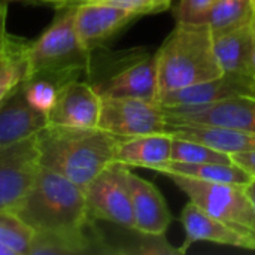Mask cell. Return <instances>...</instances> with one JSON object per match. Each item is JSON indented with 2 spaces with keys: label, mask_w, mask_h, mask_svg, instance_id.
<instances>
[{
  "label": "cell",
  "mask_w": 255,
  "mask_h": 255,
  "mask_svg": "<svg viewBox=\"0 0 255 255\" xmlns=\"http://www.w3.org/2000/svg\"><path fill=\"white\" fill-rule=\"evenodd\" d=\"M34 230L13 212H0V242L15 255H28Z\"/></svg>",
  "instance_id": "cb8c5ba5"
},
{
  "label": "cell",
  "mask_w": 255,
  "mask_h": 255,
  "mask_svg": "<svg viewBox=\"0 0 255 255\" xmlns=\"http://www.w3.org/2000/svg\"><path fill=\"white\" fill-rule=\"evenodd\" d=\"M232 163L248 172L253 178H255V151H245V152H235L230 155Z\"/></svg>",
  "instance_id": "83f0119b"
},
{
  "label": "cell",
  "mask_w": 255,
  "mask_h": 255,
  "mask_svg": "<svg viewBox=\"0 0 255 255\" xmlns=\"http://www.w3.org/2000/svg\"><path fill=\"white\" fill-rule=\"evenodd\" d=\"M99 127L120 139L166 131L164 109L158 102L134 97H102Z\"/></svg>",
  "instance_id": "52a82bcc"
},
{
  "label": "cell",
  "mask_w": 255,
  "mask_h": 255,
  "mask_svg": "<svg viewBox=\"0 0 255 255\" xmlns=\"http://www.w3.org/2000/svg\"><path fill=\"white\" fill-rule=\"evenodd\" d=\"M128 172V166L114 161L84 188L93 220H103L134 230Z\"/></svg>",
  "instance_id": "8992f818"
},
{
  "label": "cell",
  "mask_w": 255,
  "mask_h": 255,
  "mask_svg": "<svg viewBox=\"0 0 255 255\" xmlns=\"http://www.w3.org/2000/svg\"><path fill=\"white\" fill-rule=\"evenodd\" d=\"M214 51L224 73L255 70V30L253 19L214 33Z\"/></svg>",
  "instance_id": "e0dca14e"
},
{
  "label": "cell",
  "mask_w": 255,
  "mask_h": 255,
  "mask_svg": "<svg viewBox=\"0 0 255 255\" xmlns=\"http://www.w3.org/2000/svg\"><path fill=\"white\" fill-rule=\"evenodd\" d=\"M157 172L163 175L175 173L194 179L232 184L238 187H245L253 176L236 166L235 163H182V161H167Z\"/></svg>",
  "instance_id": "44dd1931"
},
{
  "label": "cell",
  "mask_w": 255,
  "mask_h": 255,
  "mask_svg": "<svg viewBox=\"0 0 255 255\" xmlns=\"http://www.w3.org/2000/svg\"><path fill=\"white\" fill-rule=\"evenodd\" d=\"M188 196V200L212 217L242 230L255 233V211L244 187L194 179L182 175H166Z\"/></svg>",
  "instance_id": "5b68a950"
},
{
  "label": "cell",
  "mask_w": 255,
  "mask_h": 255,
  "mask_svg": "<svg viewBox=\"0 0 255 255\" xmlns=\"http://www.w3.org/2000/svg\"><path fill=\"white\" fill-rule=\"evenodd\" d=\"M13 214L34 232H79L93 224L85 190L40 166Z\"/></svg>",
  "instance_id": "7a4b0ae2"
},
{
  "label": "cell",
  "mask_w": 255,
  "mask_h": 255,
  "mask_svg": "<svg viewBox=\"0 0 255 255\" xmlns=\"http://www.w3.org/2000/svg\"><path fill=\"white\" fill-rule=\"evenodd\" d=\"M253 18L254 13L250 0H218L191 22L208 25L212 33H217L251 21Z\"/></svg>",
  "instance_id": "7402d4cb"
},
{
  "label": "cell",
  "mask_w": 255,
  "mask_h": 255,
  "mask_svg": "<svg viewBox=\"0 0 255 255\" xmlns=\"http://www.w3.org/2000/svg\"><path fill=\"white\" fill-rule=\"evenodd\" d=\"M85 1H90V0H63L61 4L58 7H64V6H78L81 3H85Z\"/></svg>",
  "instance_id": "4dcf8cb0"
},
{
  "label": "cell",
  "mask_w": 255,
  "mask_h": 255,
  "mask_svg": "<svg viewBox=\"0 0 255 255\" xmlns=\"http://www.w3.org/2000/svg\"><path fill=\"white\" fill-rule=\"evenodd\" d=\"M250 4H251V9H253V13L255 15V0H250Z\"/></svg>",
  "instance_id": "d6a6232c"
},
{
  "label": "cell",
  "mask_w": 255,
  "mask_h": 255,
  "mask_svg": "<svg viewBox=\"0 0 255 255\" xmlns=\"http://www.w3.org/2000/svg\"><path fill=\"white\" fill-rule=\"evenodd\" d=\"M91 52L87 51L75 28V6L57 7V15L45 31L27 45V76L46 78L61 87L90 73Z\"/></svg>",
  "instance_id": "277c9868"
},
{
  "label": "cell",
  "mask_w": 255,
  "mask_h": 255,
  "mask_svg": "<svg viewBox=\"0 0 255 255\" xmlns=\"http://www.w3.org/2000/svg\"><path fill=\"white\" fill-rule=\"evenodd\" d=\"M128 187L134 232L143 236H163L173 220L163 194L152 182L137 176L131 170L128 172Z\"/></svg>",
  "instance_id": "9a60e30c"
},
{
  "label": "cell",
  "mask_w": 255,
  "mask_h": 255,
  "mask_svg": "<svg viewBox=\"0 0 255 255\" xmlns=\"http://www.w3.org/2000/svg\"><path fill=\"white\" fill-rule=\"evenodd\" d=\"M172 143L173 136L169 131L120 139L115 161L128 167H145L157 172L170 161Z\"/></svg>",
  "instance_id": "ac0fdd59"
},
{
  "label": "cell",
  "mask_w": 255,
  "mask_h": 255,
  "mask_svg": "<svg viewBox=\"0 0 255 255\" xmlns=\"http://www.w3.org/2000/svg\"><path fill=\"white\" fill-rule=\"evenodd\" d=\"M170 160L182 163H232L230 155L223 151H218L197 140L182 139L176 136H173Z\"/></svg>",
  "instance_id": "603a6c76"
},
{
  "label": "cell",
  "mask_w": 255,
  "mask_h": 255,
  "mask_svg": "<svg viewBox=\"0 0 255 255\" xmlns=\"http://www.w3.org/2000/svg\"><path fill=\"white\" fill-rule=\"evenodd\" d=\"M94 87L102 97H134L158 102L155 54L137 57L100 84H94Z\"/></svg>",
  "instance_id": "5bb4252c"
},
{
  "label": "cell",
  "mask_w": 255,
  "mask_h": 255,
  "mask_svg": "<svg viewBox=\"0 0 255 255\" xmlns=\"http://www.w3.org/2000/svg\"><path fill=\"white\" fill-rule=\"evenodd\" d=\"M155 57L158 99L166 93L202 84L224 73L215 57L214 33L203 24L176 22Z\"/></svg>",
  "instance_id": "3957f363"
},
{
  "label": "cell",
  "mask_w": 255,
  "mask_h": 255,
  "mask_svg": "<svg viewBox=\"0 0 255 255\" xmlns=\"http://www.w3.org/2000/svg\"><path fill=\"white\" fill-rule=\"evenodd\" d=\"M25 100L37 112L48 117L58 96V85L46 78H34L22 82Z\"/></svg>",
  "instance_id": "d4e9b609"
},
{
  "label": "cell",
  "mask_w": 255,
  "mask_h": 255,
  "mask_svg": "<svg viewBox=\"0 0 255 255\" xmlns=\"http://www.w3.org/2000/svg\"><path fill=\"white\" fill-rule=\"evenodd\" d=\"M90 1L114 4V6L127 9V10L136 13L137 16L160 13V12L170 9V6H172V0H90Z\"/></svg>",
  "instance_id": "484cf974"
},
{
  "label": "cell",
  "mask_w": 255,
  "mask_h": 255,
  "mask_svg": "<svg viewBox=\"0 0 255 255\" xmlns=\"http://www.w3.org/2000/svg\"><path fill=\"white\" fill-rule=\"evenodd\" d=\"M4 1H36V3H45V4H51V6L58 7L63 0H4Z\"/></svg>",
  "instance_id": "f546056e"
},
{
  "label": "cell",
  "mask_w": 255,
  "mask_h": 255,
  "mask_svg": "<svg viewBox=\"0 0 255 255\" xmlns=\"http://www.w3.org/2000/svg\"><path fill=\"white\" fill-rule=\"evenodd\" d=\"M164 115L166 123L172 126L203 124L255 133V99L251 97H232L209 105L164 109Z\"/></svg>",
  "instance_id": "9c48e42d"
},
{
  "label": "cell",
  "mask_w": 255,
  "mask_h": 255,
  "mask_svg": "<svg viewBox=\"0 0 255 255\" xmlns=\"http://www.w3.org/2000/svg\"><path fill=\"white\" fill-rule=\"evenodd\" d=\"M136 18V13L108 3L87 1L75 6V28L82 46L90 52Z\"/></svg>",
  "instance_id": "4fadbf2b"
},
{
  "label": "cell",
  "mask_w": 255,
  "mask_h": 255,
  "mask_svg": "<svg viewBox=\"0 0 255 255\" xmlns=\"http://www.w3.org/2000/svg\"><path fill=\"white\" fill-rule=\"evenodd\" d=\"M102 96L94 84L85 79H72L58 88L54 108L48 114L49 126L72 128L99 127Z\"/></svg>",
  "instance_id": "8fae6325"
},
{
  "label": "cell",
  "mask_w": 255,
  "mask_h": 255,
  "mask_svg": "<svg viewBox=\"0 0 255 255\" xmlns=\"http://www.w3.org/2000/svg\"><path fill=\"white\" fill-rule=\"evenodd\" d=\"M181 224L185 230V242L179 248L181 254L196 242H212L233 248L255 250L254 232L230 226L229 223L205 212L190 200L181 212Z\"/></svg>",
  "instance_id": "7c38bea8"
},
{
  "label": "cell",
  "mask_w": 255,
  "mask_h": 255,
  "mask_svg": "<svg viewBox=\"0 0 255 255\" xmlns=\"http://www.w3.org/2000/svg\"><path fill=\"white\" fill-rule=\"evenodd\" d=\"M0 255H15L12 253V250H9L6 245H3L1 242H0Z\"/></svg>",
  "instance_id": "1f68e13d"
},
{
  "label": "cell",
  "mask_w": 255,
  "mask_h": 255,
  "mask_svg": "<svg viewBox=\"0 0 255 255\" xmlns=\"http://www.w3.org/2000/svg\"><path fill=\"white\" fill-rule=\"evenodd\" d=\"M254 69H255V58H254Z\"/></svg>",
  "instance_id": "e575fe53"
},
{
  "label": "cell",
  "mask_w": 255,
  "mask_h": 255,
  "mask_svg": "<svg viewBox=\"0 0 255 255\" xmlns=\"http://www.w3.org/2000/svg\"><path fill=\"white\" fill-rule=\"evenodd\" d=\"M253 25H254V30H255V15H254V18H253Z\"/></svg>",
  "instance_id": "836d02e7"
},
{
  "label": "cell",
  "mask_w": 255,
  "mask_h": 255,
  "mask_svg": "<svg viewBox=\"0 0 255 255\" xmlns=\"http://www.w3.org/2000/svg\"><path fill=\"white\" fill-rule=\"evenodd\" d=\"M93 224L79 232H34L28 255H76L96 251Z\"/></svg>",
  "instance_id": "ffe728a7"
},
{
  "label": "cell",
  "mask_w": 255,
  "mask_h": 255,
  "mask_svg": "<svg viewBox=\"0 0 255 255\" xmlns=\"http://www.w3.org/2000/svg\"><path fill=\"white\" fill-rule=\"evenodd\" d=\"M232 97L255 99V70L223 73L215 79L166 93L158 99V103L164 109H176L209 105Z\"/></svg>",
  "instance_id": "30bf717a"
},
{
  "label": "cell",
  "mask_w": 255,
  "mask_h": 255,
  "mask_svg": "<svg viewBox=\"0 0 255 255\" xmlns=\"http://www.w3.org/2000/svg\"><path fill=\"white\" fill-rule=\"evenodd\" d=\"M244 190H245V193H247V196H248V199H250V202H251V205H253V208H254L255 211V178H253L244 187Z\"/></svg>",
  "instance_id": "f1b7e54d"
},
{
  "label": "cell",
  "mask_w": 255,
  "mask_h": 255,
  "mask_svg": "<svg viewBox=\"0 0 255 255\" xmlns=\"http://www.w3.org/2000/svg\"><path fill=\"white\" fill-rule=\"evenodd\" d=\"M218 0H178L175 7L176 22H191Z\"/></svg>",
  "instance_id": "4316f807"
},
{
  "label": "cell",
  "mask_w": 255,
  "mask_h": 255,
  "mask_svg": "<svg viewBox=\"0 0 255 255\" xmlns=\"http://www.w3.org/2000/svg\"><path fill=\"white\" fill-rule=\"evenodd\" d=\"M166 131L176 137L206 143L229 155L235 152L255 151V133L203 124H167Z\"/></svg>",
  "instance_id": "d6986e66"
},
{
  "label": "cell",
  "mask_w": 255,
  "mask_h": 255,
  "mask_svg": "<svg viewBox=\"0 0 255 255\" xmlns=\"http://www.w3.org/2000/svg\"><path fill=\"white\" fill-rule=\"evenodd\" d=\"M40 167L54 170L85 188L115 161L120 137L94 128L46 124L34 134Z\"/></svg>",
  "instance_id": "6da1fadb"
},
{
  "label": "cell",
  "mask_w": 255,
  "mask_h": 255,
  "mask_svg": "<svg viewBox=\"0 0 255 255\" xmlns=\"http://www.w3.org/2000/svg\"><path fill=\"white\" fill-rule=\"evenodd\" d=\"M39 170L36 139L0 146V212H13Z\"/></svg>",
  "instance_id": "ba28073f"
},
{
  "label": "cell",
  "mask_w": 255,
  "mask_h": 255,
  "mask_svg": "<svg viewBox=\"0 0 255 255\" xmlns=\"http://www.w3.org/2000/svg\"><path fill=\"white\" fill-rule=\"evenodd\" d=\"M48 124V117L33 109L25 100L22 82L0 102V146L33 137Z\"/></svg>",
  "instance_id": "2e32d148"
}]
</instances>
